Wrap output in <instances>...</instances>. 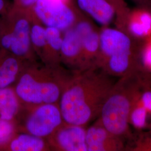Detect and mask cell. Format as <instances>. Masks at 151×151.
<instances>
[{"label":"cell","instance_id":"6da1fadb","mask_svg":"<svg viewBox=\"0 0 151 151\" xmlns=\"http://www.w3.org/2000/svg\"><path fill=\"white\" fill-rule=\"evenodd\" d=\"M114 78L98 68L74 72L59 102L64 122L86 127L98 118Z\"/></svg>","mask_w":151,"mask_h":151},{"label":"cell","instance_id":"7a4b0ae2","mask_svg":"<svg viewBox=\"0 0 151 151\" xmlns=\"http://www.w3.org/2000/svg\"><path fill=\"white\" fill-rule=\"evenodd\" d=\"M73 72L61 65L30 62L14 85L22 108L29 110L43 104L59 103Z\"/></svg>","mask_w":151,"mask_h":151},{"label":"cell","instance_id":"3957f363","mask_svg":"<svg viewBox=\"0 0 151 151\" xmlns=\"http://www.w3.org/2000/svg\"><path fill=\"white\" fill-rule=\"evenodd\" d=\"M142 85L135 73L119 78L98 117L109 132L124 140L129 137L130 111L135 93Z\"/></svg>","mask_w":151,"mask_h":151},{"label":"cell","instance_id":"277c9868","mask_svg":"<svg viewBox=\"0 0 151 151\" xmlns=\"http://www.w3.org/2000/svg\"><path fill=\"white\" fill-rule=\"evenodd\" d=\"M35 15L32 10L11 6L9 11L0 16V48L26 61H36L30 33Z\"/></svg>","mask_w":151,"mask_h":151},{"label":"cell","instance_id":"5b68a950","mask_svg":"<svg viewBox=\"0 0 151 151\" xmlns=\"http://www.w3.org/2000/svg\"><path fill=\"white\" fill-rule=\"evenodd\" d=\"M64 123L59 103L22 108L16 122L17 132L48 138Z\"/></svg>","mask_w":151,"mask_h":151},{"label":"cell","instance_id":"8992f818","mask_svg":"<svg viewBox=\"0 0 151 151\" xmlns=\"http://www.w3.org/2000/svg\"><path fill=\"white\" fill-rule=\"evenodd\" d=\"M32 11L44 26L63 32L73 27L82 14L74 0H38Z\"/></svg>","mask_w":151,"mask_h":151},{"label":"cell","instance_id":"52a82bcc","mask_svg":"<svg viewBox=\"0 0 151 151\" xmlns=\"http://www.w3.org/2000/svg\"><path fill=\"white\" fill-rule=\"evenodd\" d=\"M141 42L116 27H101L100 29V49L95 68H100L111 58L138 49Z\"/></svg>","mask_w":151,"mask_h":151},{"label":"cell","instance_id":"ba28073f","mask_svg":"<svg viewBox=\"0 0 151 151\" xmlns=\"http://www.w3.org/2000/svg\"><path fill=\"white\" fill-rule=\"evenodd\" d=\"M73 27L81 38L82 55L80 71L95 68L100 49V29L82 12Z\"/></svg>","mask_w":151,"mask_h":151},{"label":"cell","instance_id":"9c48e42d","mask_svg":"<svg viewBox=\"0 0 151 151\" xmlns=\"http://www.w3.org/2000/svg\"><path fill=\"white\" fill-rule=\"evenodd\" d=\"M85 127L63 123L47 138L52 150L87 151Z\"/></svg>","mask_w":151,"mask_h":151},{"label":"cell","instance_id":"30bf717a","mask_svg":"<svg viewBox=\"0 0 151 151\" xmlns=\"http://www.w3.org/2000/svg\"><path fill=\"white\" fill-rule=\"evenodd\" d=\"M87 151H122L125 150L123 139L109 132L97 118L86 129Z\"/></svg>","mask_w":151,"mask_h":151},{"label":"cell","instance_id":"8fae6325","mask_svg":"<svg viewBox=\"0 0 151 151\" xmlns=\"http://www.w3.org/2000/svg\"><path fill=\"white\" fill-rule=\"evenodd\" d=\"M82 46L81 38L74 27L63 32L61 47V63L67 69L80 71L81 68Z\"/></svg>","mask_w":151,"mask_h":151},{"label":"cell","instance_id":"7c38bea8","mask_svg":"<svg viewBox=\"0 0 151 151\" xmlns=\"http://www.w3.org/2000/svg\"><path fill=\"white\" fill-rule=\"evenodd\" d=\"M124 32L139 41L151 37V10L138 6L130 9Z\"/></svg>","mask_w":151,"mask_h":151},{"label":"cell","instance_id":"4fadbf2b","mask_svg":"<svg viewBox=\"0 0 151 151\" xmlns=\"http://www.w3.org/2000/svg\"><path fill=\"white\" fill-rule=\"evenodd\" d=\"M80 11L101 27L109 26L115 19L113 6L106 0H74Z\"/></svg>","mask_w":151,"mask_h":151},{"label":"cell","instance_id":"5bb4252c","mask_svg":"<svg viewBox=\"0 0 151 151\" xmlns=\"http://www.w3.org/2000/svg\"><path fill=\"white\" fill-rule=\"evenodd\" d=\"M30 62L0 48V88L14 85Z\"/></svg>","mask_w":151,"mask_h":151},{"label":"cell","instance_id":"9a60e30c","mask_svg":"<svg viewBox=\"0 0 151 151\" xmlns=\"http://www.w3.org/2000/svg\"><path fill=\"white\" fill-rule=\"evenodd\" d=\"M47 139L32 135L27 133L17 132L3 151H51Z\"/></svg>","mask_w":151,"mask_h":151},{"label":"cell","instance_id":"2e32d148","mask_svg":"<svg viewBox=\"0 0 151 151\" xmlns=\"http://www.w3.org/2000/svg\"><path fill=\"white\" fill-rule=\"evenodd\" d=\"M22 109L14 87L0 88V118L16 123Z\"/></svg>","mask_w":151,"mask_h":151},{"label":"cell","instance_id":"e0dca14e","mask_svg":"<svg viewBox=\"0 0 151 151\" xmlns=\"http://www.w3.org/2000/svg\"><path fill=\"white\" fill-rule=\"evenodd\" d=\"M32 48L37 58L45 65H50L45 27L36 17L32 20L30 33Z\"/></svg>","mask_w":151,"mask_h":151},{"label":"cell","instance_id":"ac0fdd59","mask_svg":"<svg viewBox=\"0 0 151 151\" xmlns=\"http://www.w3.org/2000/svg\"><path fill=\"white\" fill-rule=\"evenodd\" d=\"M135 73L143 84L151 86V37L141 42Z\"/></svg>","mask_w":151,"mask_h":151},{"label":"cell","instance_id":"d6986e66","mask_svg":"<svg viewBox=\"0 0 151 151\" xmlns=\"http://www.w3.org/2000/svg\"><path fill=\"white\" fill-rule=\"evenodd\" d=\"M45 30L51 65H61L63 32L53 27H45Z\"/></svg>","mask_w":151,"mask_h":151},{"label":"cell","instance_id":"ffe728a7","mask_svg":"<svg viewBox=\"0 0 151 151\" xmlns=\"http://www.w3.org/2000/svg\"><path fill=\"white\" fill-rule=\"evenodd\" d=\"M140 88L135 93L129 114L130 125L138 130L146 128L148 124V116L150 115L140 101Z\"/></svg>","mask_w":151,"mask_h":151},{"label":"cell","instance_id":"44dd1931","mask_svg":"<svg viewBox=\"0 0 151 151\" xmlns=\"http://www.w3.org/2000/svg\"><path fill=\"white\" fill-rule=\"evenodd\" d=\"M113 6L115 12L114 20L115 27L124 32L127 17L130 8L125 0H106Z\"/></svg>","mask_w":151,"mask_h":151},{"label":"cell","instance_id":"7402d4cb","mask_svg":"<svg viewBox=\"0 0 151 151\" xmlns=\"http://www.w3.org/2000/svg\"><path fill=\"white\" fill-rule=\"evenodd\" d=\"M17 133L15 122L0 118V151L4 150L5 147Z\"/></svg>","mask_w":151,"mask_h":151},{"label":"cell","instance_id":"603a6c76","mask_svg":"<svg viewBox=\"0 0 151 151\" xmlns=\"http://www.w3.org/2000/svg\"><path fill=\"white\" fill-rule=\"evenodd\" d=\"M133 151H151V134L150 133L143 134L135 140L131 148Z\"/></svg>","mask_w":151,"mask_h":151},{"label":"cell","instance_id":"cb8c5ba5","mask_svg":"<svg viewBox=\"0 0 151 151\" xmlns=\"http://www.w3.org/2000/svg\"><path fill=\"white\" fill-rule=\"evenodd\" d=\"M140 99L143 106L151 115V86L142 83L140 90Z\"/></svg>","mask_w":151,"mask_h":151},{"label":"cell","instance_id":"d4e9b609","mask_svg":"<svg viewBox=\"0 0 151 151\" xmlns=\"http://www.w3.org/2000/svg\"><path fill=\"white\" fill-rule=\"evenodd\" d=\"M38 0H13L12 6L24 10H32Z\"/></svg>","mask_w":151,"mask_h":151},{"label":"cell","instance_id":"484cf974","mask_svg":"<svg viewBox=\"0 0 151 151\" xmlns=\"http://www.w3.org/2000/svg\"><path fill=\"white\" fill-rule=\"evenodd\" d=\"M12 4L8 0H0V16L6 14L11 9Z\"/></svg>","mask_w":151,"mask_h":151},{"label":"cell","instance_id":"4316f807","mask_svg":"<svg viewBox=\"0 0 151 151\" xmlns=\"http://www.w3.org/2000/svg\"><path fill=\"white\" fill-rule=\"evenodd\" d=\"M137 6L146 8L151 11V0H132Z\"/></svg>","mask_w":151,"mask_h":151}]
</instances>
